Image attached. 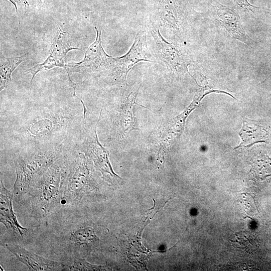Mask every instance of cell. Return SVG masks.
<instances>
[{
	"instance_id": "obj_10",
	"label": "cell",
	"mask_w": 271,
	"mask_h": 271,
	"mask_svg": "<svg viewBox=\"0 0 271 271\" xmlns=\"http://www.w3.org/2000/svg\"><path fill=\"white\" fill-rule=\"evenodd\" d=\"M217 4L215 7L217 19L225 31L233 38L251 45V41L243 28L238 14L229 8Z\"/></svg>"
},
{
	"instance_id": "obj_16",
	"label": "cell",
	"mask_w": 271,
	"mask_h": 271,
	"mask_svg": "<svg viewBox=\"0 0 271 271\" xmlns=\"http://www.w3.org/2000/svg\"><path fill=\"white\" fill-rule=\"evenodd\" d=\"M68 269L70 270H102L106 269L103 266L92 264L82 258L75 260Z\"/></svg>"
},
{
	"instance_id": "obj_3",
	"label": "cell",
	"mask_w": 271,
	"mask_h": 271,
	"mask_svg": "<svg viewBox=\"0 0 271 271\" xmlns=\"http://www.w3.org/2000/svg\"><path fill=\"white\" fill-rule=\"evenodd\" d=\"M96 36L95 41L86 49L83 59L79 62H71L66 64L67 73L70 86L76 92L78 83H74L69 73H78L85 74L88 73L114 67L115 58L107 55L103 48L101 43V28L95 27Z\"/></svg>"
},
{
	"instance_id": "obj_8",
	"label": "cell",
	"mask_w": 271,
	"mask_h": 271,
	"mask_svg": "<svg viewBox=\"0 0 271 271\" xmlns=\"http://www.w3.org/2000/svg\"><path fill=\"white\" fill-rule=\"evenodd\" d=\"M0 220L13 237L20 242H27L33 230L22 226L13 209L12 196L1 179Z\"/></svg>"
},
{
	"instance_id": "obj_17",
	"label": "cell",
	"mask_w": 271,
	"mask_h": 271,
	"mask_svg": "<svg viewBox=\"0 0 271 271\" xmlns=\"http://www.w3.org/2000/svg\"><path fill=\"white\" fill-rule=\"evenodd\" d=\"M232 1L236 7L242 10L253 12V8H257V7L250 5L247 0H232Z\"/></svg>"
},
{
	"instance_id": "obj_6",
	"label": "cell",
	"mask_w": 271,
	"mask_h": 271,
	"mask_svg": "<svg viewBox=\"0 0 271 271\" xmlns=\"http://www.w3.org/2000/svg\"><path fill=\"white\" fill-rule=\"evenodd\" d=\"M141 61L156 62L148 48L146 33L144 28L138 31L129 51L124 55L115 58V74L125 80L129 71Z\"/></svg>"
},
{
	"instance_id": "obj_13",
	"label": "cell",
	"mask_w": 271,
	"mask_h": 271,
	"mask_svg": "<svg viewBox=\"0 0 271 271\" xmlns=\"http://www.w3.org/2000/svg\"><path fill=\"white\" fill-rule=\"evenodd\" d=\"M99 240L92 227L78 228L66 236V244L71 248L79 251L89 247Z\"/></svg>"
},
{
	"instance_id": "obj_18",
	"label": "cell",
	"mask_w": 271,
	"mask_h": 271,
	"mask_svg": "<svg viewBox=\"0 0 271 271\" xmlns=\"http://www.w3.org/2000/svg\"><path fill=\"white\" fill-rule=\"evenodd\" d=\"M12 3L15 6L16 11L18 13L19 10L22 7L26 8L28 6L27 2L26 0H8Z\"/></svg>"
},
{
	"instance_id": "obj_1",
	"label": "cell",
	"mask_w": 271,
	"mask_h": 271,
	"mask_svg": "<svg viewBox=\"0 0 271 271\" xmlns=\"http://www.w3.org/2000/svg\"><path fill=\"white\" fill-rule=\"evenodd\" d=\"M86 122L78 108L59 105L25 106L1 123V136L17 150L74 145Z\"/></svg>"
},
{
	"instance_id": "obj_9",
	"label": "cell",
	"mask_w": 271,
	"mask_h": 271,
	"mask_svg": "<svg viewBox=\"0 0 271 271\" xmlns=\"http://www.w3.org/2000/svg\"><path fill=\"white\" fill-rule=\"evenodd\" d=\"M6 247L30 270H61L65 268L62 263L44 258L19 245L8 243Z\"/></svg>"
},
{
	"instance_id": "obj_7",
	"label": "cell",
	"mask_w": 271,
	"mask_h": 271,
	"mask_svg": "<svg viewBox=\"0 0 271 271\" xmlns=\"http://www.w3.org/2000/svg\"><path fill=\"white\" fill-rule=\"evenodd\" d=\"M72 50L80 49L73 47L71 45L69 34L59 28L57 34L51 41L47 58L42 63L38 64L27 71V73L32 74L31 83L36 75L42 70H51L58 67L64 68L67 72L65 58L66 54Z\"/></svg>"
},
{
	"instance_id": "obj_5",
	"label": "cell",
	"mask_w": 271,
	"mask_h": 271,
	"mask_svg": "<svg viewBox=\"0 0 271 271\" xmlns=\"http://www.w3.org/2000/svg\"><path fill=\"white\" fill-rule=\"evenodd\" d=\"M149 30L155 41L159 59L173 73L188 72L190 62L182 50L165 40L160 33L159 28L152 23L149 24Z\"/></svg>"
},
{
	"instance_id": "obj_4",
	"label": "cell",
	"mask_w": 271,
	"mask_h": 271,
	"mask_svg": "<svg viewBox=\"0 0 271 271\" xmlns=\"http://www.w3.org/2000/svg\"><path fill=\"white\" fill-rule=\"evenodd\" d=\"M58 159L31 186L38 188L39 203L45 212L59 201L63 190L62 171Z\"/></svg>"
},
{
	"instance_id": "obj_12",
	"label": "cell",
	"mask_w": 271,
	"mask_h": 271,
	"mask_svg": "<svg viewBox=\"0 0 271 271\" xmlns=\"http://www.w3.org/2000/svg\"><path fill=\"white\" fill-rule=\"evenodd\" d=\"M242 122L239 133L242 142L235 149L249 147L257 143L266 142L268 132L257 121L243 117Z\"/></svg>"
},
{
	"instance_id": "obj_2",
	"label": "cell",
	"mask_w": 271,
	"mask_h": 271,
	"mask_svg": "<svg viewBox=\"0 0 271 271\" xmlns=\"http://www.w3.org/2000/svg\"><path fill=\"white\" fill-rule=\"evenodd\" d=\"M70 148L61 145L17 150L14 158L16 172L14 193L19 195L29 190L32 184Z\"/></svg>"
},
{
	"instance_id": "obj_15",
	"label": "cell",
	"mask_w": 271,
	"mask_h": 271,
	"mask_svg": "<svg viewBox=\"0 0 271 271\" xmlns=\"http://www.w3.org/2000/svg\"><path fill=\"white\" fill-rule=\"evenodd\" d=\"M253 174L261 179L271 176V159L266 155L257 156L252 162Z\"/></svg>"
},
{
	"instance_id": "obj_14",
	"label": "cell",
	"mask_w": 271,
	"mask_h": 271,
	"mask_svg": "<svg viewBox=\"0 0 271 271\" xmlns=\"http://www.w3.org/2000/svg\"><path fill=\"white\" fill-rule=\"evenodd\" d=\"M24 61L23 57H6L1 53V91L11 81V75L14 70Z\"/></svg>"
},
{
	"instance_id": "obj_11",
	"label": "cell",
	"mask_w": 271,
	"mask_h": 271,
	"mask_svg": "<svg viewBox=\"0 0 271 271\" xmlns=\"http://www.w3.org/2000/svg\"><path fill=\"white\" fill-rule=\"evenodd\" d=\"M161 23L177 35L182 30V16L175 0H157Z\"/></svg>"
}]
</instances>
